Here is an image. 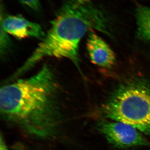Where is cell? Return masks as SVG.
I'll use <instances>...</instances> for the list:
<instances>
[{"instance_id":"cell-1","label":"cell","mask_w":150,"mask_h":150,"mask_svg":"<svg viewBox=\"0 0 150 150\" xmlns=\"http://www.w3.org/2000/svg\"><path fill=\"white\" fill-rule=\"evenodd\" d=\"M60 90L54 70L44 65L32 76L1 88V114L28 134L38 137H51L59 125L58 98Z\"/></svg>"},{"instance_id":"cell-2","label":"cell","mask_w":150,"mask_h":150,"mask_svg":"<svg viewBox=\"0 0 150 150\" xmlns=\"http://www.w3.org/2000/svg\"><path fill=\"white\" fill-rule=\"evenodd\" d=\"M110 27L108 14L103 7L92 1L80 4L76 0H69L51 21L45 37L13 78L23 74L48 57L68 59L81 72L79 47L83 38L94 30L109 35Z\"/></svg>"},{"instance_id":"cell-9","label":"cell","mask_w":150,"mask_h":150,"mask_svg":"<svg viewBox=\"0 0 150 150\" xmlns=\"http://www.w3.org/2000/svg\"><path fill=\"white\" fill-rule=\"evenodd\" d=\"M23 4L33 10L38 11L40 8V0H19Z\"/></svg>"},{"instance_id":"cell-7","label":"cell","mask_w":150,"mask_h":150,"mask_svg":"<svg viewBox=\"0 0 150 150\" xmlns=\"http://www.w3.org/2000/svg\"><path fill=\"white\" fill-rule=\"evenodd\" d=\"M135 16L137 37L143 41L150 42V6L137 7Z\"/></svg>"},{"instance_id":"cell-5","label":"cell","mask_w":150,"mask_h":150,"mask_svg":"<svg viewBox=\"0 0 150 150\" xmlns=\"http://www.w3.org/2000/svg\"><path fill=\"white\" fill-rule=\"evenodd\" d=\"M1 26L8 34L19 39L31 37L42 40L46 34L38 23L18 16H8L3 18L1 15Z\"/></svg>"},{"instance_id":"cell-10","label":"cell","mask_w":150,"mask_h":150,"mask_svg":"<svg viewBox=\"0 0 150 150\" xmlns=\"http://www.w3.org/2000/svg\"><path fill=\"white\" fill-rule=\"evenodd\" d=\"M0 150H8L2 134H1L0 139Z\"/></svg>"},{"instance_id":"cell-4","label":"cell","mask_w":150,"mask_h":150,"mask_svg":"<svg viewBox=\"0 0 150 150\" xmlns=\"http://www.w3.org/2000/svg\"><path fill=\"white\" fill-rule=\"evenodd\" d=\"M97 128L110 144L118 149L150 147V142L142 133L129 124L102 120L98 123Z\"/></svg>"},{"instance_id":"cell-12","label":"cell","mask_w":150,"mask_h":150,"mask_svg":"<svg viewBox=\"0 0 150 150\" xmlns=\"http://www.w3.org/2000/svg\"><path fill=\"white\" fill-rule=\"evenodd\" d=\"M93 0H76V1L78 4H81L84 3L90 2L92 1Z\"/></svg>"},{"instance_id":"cell-8","label":"cell","mask_w":150,"mask_h":150,"mask_svg":"<svg viewBox=\"0 0 150 150\" xmlns=\"http://www.w3.org/2000/svg\"><path fill=\"white\" fill-rule=\"evenodd\" d=\"M11 43L10 38L7 33L1 26L0 35V54L1 56L4 57L6 55L10 49Z\"/></svg>"},{"instance_id":"cell-6","label":"cell","mask_w":150,"mask_h":150,"mask_svg":"<svg viewBox=\"0 0 150 150\" xmlns=\"http://www.w3.org/2000/svg\"><path fill=\"white\" fill-rule=\"evenodd\" d=\"M87 50L91 61L98 67L110 68L116 62V56L110 46L93 30L88 33Z\"/></svg>"},{"instance_id":"cell-11","label":"cell","mask_w":150,"mask_h":150,"mask_svg":"<svg viewBox=\"0 0 150 150\" xmlns=\"http://www.w3.org/2000/svg\"><path fill=\"white\" fill-rule=\"evenodd\" d=\"M13 150H30L29 149L25 147L21 144H18L15 145L13 147Z\"/></svg>"},{"instance_id":"cell-3","label":"cell","mask_w":150,"mask_h":150,"mask_svg":"<svg viewBox=\"0 0 150 150\" xmlns=\"http://www.w3.org/2000/svg\"><path fill=\"white\" fill-rule=\"evenodd\" d=\"M105 118L150 136V81L137 77L120 84L102 106Z\"/></svg>"}]
</instances>
